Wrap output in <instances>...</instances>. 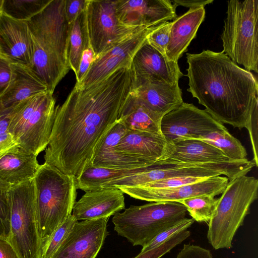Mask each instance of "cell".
<instances>
[{"mask_svg":"<svg viewBox=\"0 0 258 258\" xmlns=\"http://www.w3.org/2000/svg\"><path fill=\"white\" fill-rule=\"evenodd\" d=\"M134 88L131 64L87 87L75 85L55 107L45 162L78 176L91 165L97 145L118 119Z\"/></svg>","mask_w":258,"mask_h":258,"instance_id":"obj_1","label":"cell"},{"mask_svg":"<svg viewBox=\"0 0 258 258\" xmlns=\"http://www.w3.org/2000/svg\"><path fill=\"white\" fill-rule=\"evenodd\" d=\"M187 91L221 123L246 128L258 102V84L251 72L239 67L223 51L186 53Z\"/></svg>","mask_w":258,"mask_h":258,"instance_id":"obj_2","label":"cell"},{"mask_svg":"<svg viewBox=\"0 0 258 258\" xmlns=\"http://www.w3.org/2000/svg\"><path fill=\"white\" fill-rule=\"evenodd\" d=\"M65 0H51L39 14L27 21L33 51L32 72L51 94L68 74L69 29Z\"/></svg>","mask_w":258,"mask_h":258,"instance_id":"obj_3","label":"cell"},{"mask_svg":"<svg viewBox=\"0 0 258 258\" xmlns=\"http://www.w3.org/2000/svg\"><path fill=\"white\" fill-rule=\"evenodd\" d=\"M33 182L38 232L43 251L54 232L72 214L77 195L76 180L75 177L44 162L40 165Z\"/></svg>","mask_w":258,"mask_h":258,"instance_id":"obj_4","label":"cell"},{"mask_svg":"<svg viewBox=\"0 0 258 258\" xmlns=\"http://www.w3.org/2000/svg\"><path fill=\"white\" fill-rule=\"evenodd\" d=\"M257 192L258 179L254 177L242 175L229 180L209 222L207 238L215 249L232 247L233 237L257 199Z\"/></svg>","mask_w":258,"mask_h":258,"instance_id":"obj_5","label":"cell"},{"mask_svg":"<svg viewBox=\"0 0 258 258\" xmlns=\"http://www.w3.org/2000/svg\"><path fill=\"white\" fill-rule=\"evenodd\" d=\"M221 39L232 61L258 72V0L227 1Z\"/></svg>","mask_w":258,"mask_h":258,"instance_id":"obj_6","label":"cell"},{"mask_svg":"<svg viewBox=\"0 0 258 258\" xmlns=\"http://www.w3.org/2000/svg\"><path fill=\"white\" fill-rule=\"evenodd\" d=\"M112 219L114 229L133 245L143 247L157 235L185 218L187 210L177 202H157L131 205Z\"/></svg>","mask_w":258,"mask_h":258,"instance_id":"obj_7","label":"cell"},{"mask_svg":"<svg viewBox=\"0 0 258 258\" xmlns=\"http://www.w3.org/2000/svg\"><path fill=\"white\" fill-rule=\"evenodd\" d=\"M55 107L53 94L47 92L24 100L11 111L9 131L19 147L36 156L46 149Z\"/></svg>","mask_w":258,"mask_h":258,"instance_id":"obj_8","label":"cell"},{"mask_svg":"<svg viewBox=\"0 0 258 258\" xmlns=\"http://www.w3.org/2000/svg\"><path fill=\"white\" fill-rule=\"evenodd\" d=\"M255 166L248 159L210 163H186L169 158L157 161L146 166V170L105 184L106 187L116 188L136 186L155 181L177 177H196L202 178L224 175L229 180L246 175Z\"/></svg>","mask_w":258,"mask_h":258,"instance_id":"obj_9","label":"cell"},{"mask_svg":"<svg viewBox=\"0 0 258 258\" xmlns=\"http://www.w3.org/2000/svg\"><path fill=\"white\" fill-rule=\"evenodd\" d=\"M10 234L7 241L20 258H42L33 179L10 187Z\"/></svg>","mask_w":258,"mask_h":258,"instance_id":"obj_10","label":"cell"},{"mask_svg":"<svg viewBox=\"0 0 258 258\" xmlns=\"http://www.w3.org/2000/svg\"><path fill=\"white\" fill-rule=\"evenodd\" d=\"M116 4V1H86V27L95 57L134 33L152 27L123 24L117 17Z\"/></svg>","mask_w":258,"mask_h":258,"instance_id":"obj_11","label":"cell"},{"mask_svg":"<svg viewBox=\"0 0 258 258\" xmlns=\"http://www.w3.org/2000/svg\"><path fill=\"white\" fill-rule=\"evenodd\" d=\"M162 135L170 143L185 139H198L216 131H227L205 110L183 102L162 118Z\"/></svg>","mask_w":258,"mask_h":258,"instance_id":"obj_12","label":"cell"},{"mask_svg":"<svg viewBox=\"0 0 258 258\" xmlns=\"http://www.w3.org/2000/svg\"><path fill=\"white\" fill-rule=\"evenodd\" d=\"M157 26L147 27L134 33L96 56L81 82L75 85L82 88L87 87L102 80L119 68L131 65L147 35Z\"/></svg>","mask_w":258,"mask_h":258,"instance_id":"obj_13","label":"cell"},{"mask_svg":"<svg viewBox=\"0 0 258 258\" xmlns=\"http://www.w3.org/2000/svg\"><path fill=\"white\" fill-rule=\"evenodd\" d=\"M108 219L77 221L51 258H96L109 234Z\"/></svg>","mask_w":258,"mask_h":258,"instance_id":"obj_14","label":"cell"},{"mask_svg":"<svg viewBox=\"0 0 258 258\" xmlns=\"http://www.w3.org/2000/svg\"><path fill=\"white\" fill-rule=\"evenodd\" d=\"M135 88L153 81L170 85L178 83L183 76L178 62L170 60L146 41L135 54L131 63Z\"/></svg>","mask_w":258,"mask_h":258,"instance_id":"obj_15","label":"cell"},{"mask_svg":"<svg viewBox=\"0 0 258 258\" xmlns=\"http://www.w3.org/2000/svg\"><path fill=\"white\" fill-rule=\"evenodd\" d=\"M229 179L221 175L204 179L191 184L170 188H149L136 186L119 187L130 197L147 202H177L199 196H216L224 191Z\"/></svg>","mask_w":258,"mask_h":258,"instance_id":"obj_16","label":"cell"},{"mask_svg":"<svg viewBox=\"0 0 258 258\" xmlns=\"http://www.w3.org/2000/svg\"><path fill=\"white\" fill-rule=\"evenodd\" d=\"M0 56L32 70L33 51L27 22L0 13Z\"/></svg>","mask_w":258,"mask_h":258,"instance_id":"obj_17","label":"cell"},{"mask_svg":"<svg viewBox=\"0 0 258 258\" xmlns=\"http://www.w3.org/2000/svg\"><path fill=\"white\" fill-rule=\"evenodd\" d=\"M176 6L169 0H117L119 21L128 26H155L176 17Z\"/></svg>","mask_w":258,"mask_h":258,"instance_id":"obj_18","label":"cell"},{"mask_svg":"<svg viewBox=\"0 0 258 258\" xmlns=\"http://www.w3.org/2000/svg\"><path fill=\"white\" fill-rule=\"evenodd\" d=\"M127 131L123 123L117 119L97 145L91 166L113 169H132L154 163L112 149Z\"/></svg>","mask_w":258,"mask_h":258,"instance_id":"obj_19","label":"cell"},{"mask_svg":"<svg viewBox=\"0 0 258 258\" xmlns=\"http://www.w3.org/2000/svg\"><path fill=\"white\" fill-rule=\"evenodd\" d=\"M112 149L154 163L169 158L174 146L162 134L128 130Z\"/></svg>","mask_w":258,"mask_h":258,"instance_id":"obj_20","label":"cell"},{"mask_svg":"<svg viewBox=\"0 0 258 258\" xmlns=\"http://www.w3.org/2000/svg\"><path fill=\"white\" fill-rule=\"evenodd\" d=\"M123 194L116 188L87 191L76 202L72 214L78 221L109 218L125 209Z\"/></svg>","mask_w":258,"mask_h":258,"instance_id":"obj_21","label":"cell"},{"mask_svg":"<svg viewBox=\"0 0 258 258\" xmlns=\"http://www.w3.org/2000/svg\"><path fill=\"white\" fill-rule=\"evenodd\" d=\"M132 95L160 120L183 103L178 83L170 85L159 81L146 82L134 88Z\"/></svg>","mask_w":258,"mask_h":258,"instance_id":"obj_22","label":"cell"},{"mask_svg":"<svg viewBox=\"0 0 258 258\" xmlns=\"http://www.w3.org/2000/svg\"><path fill=\"white\" fill-rule=\"evenodd\" d=\"M12 78L0 95V112L12 110L24 100L47 91L45 85L28 68L12 64Z\"/></svg>","mask_w":258,"mask_h":258,"instance_id":"obj_23","label":"cell"},{"mask_svg":"<svg viewBox=\"0 0 258 258\" xmlns=\"http://www.w3.org/2000/svg\"><path fill=\"white\" fill-rule=\"evenodd\" d=\"M205 17L204 7L190 8L171 22L169 40L166 49V56L168 59L178 62L195 38Z\"/></svg>","mask_w":258,"mask_h":258,"instance_id":"obj_24","label":"cell"},{"mask_svg":"<svg viewBox=\"0 0 258 258\" xmlns=\"http://www.w3.org/2000/svg\"><path fill=\"white\" fill-rule=\"evenodd\" d=\"M37 156L19 146L0 154V180L11 187L33 179L40 164Z\"/></svg>","mask_w":258,"mask_h":258,"instance_id":"obj_25","label":"cell"},{"mask_svg":"<svg viewBox=\"0 0 258 258\" xmlns=\"http://www.w3.org/2000/svg\"><path fill=\"white\" fill-rule=\"evenodd\" d=\"M174 151L169 158L186 163H210L232 161L216 147L197 139L172 142Z\"/></svg>","mask_w":258,"mask_h":258,"instance_id":"obj_26","label":"cell"},{"mask_svg":"<svg viewBox=\"0 0 258 258\" xmlns=\"http://www.w3.org/2000/svg\"><path fill=\"white\" fill-rule=\"evenodd\" d=\"M118 119L128 130L162 134L161 120L132 95Z\"/></svg>","mask_w":258,"mask_h":258,"instance_id":"obj_27","label":"cell"},{"mask_svg":"<svg viewBox=\"0 0 258 258\" xmlns=\"http://www.w3.org/2000/svg\"><path fill=\"white\" fill-rule=\"evenodd\" d=\"M85 10L70 24L69 62L70 69L76 76L78 73L83 53L90 46Z\"/></svg>","mask_w":258,"mask_h":258,"instance_id":"obj_28","label":"cell"},{"mask_svg":"<svg viewBox=\"0 0 258 258\" xmlns=\"http://www.w3.org/2000/svg\"><path fill=\"white\" fill-rule=\"evenodd\" d=\"M199 139L221 151L231 160L247 159V152L241 142L227 131H216L200 137Z\"/></svg>","mask_w":258,"mask_h":258,"instance_id":"obj_29","label":"cell"},{"mask_svg":"<svg viewBox=\"0 0 258 258\" xmlns=\"http://www.w3.org/2000/svg\"><path fill=\"white\" fill-rule=\"evenodd\" d=\"M51 0H4L2 12L15 19L28 21L39 14Z\"/></svg>","mask_w":258,"mask_h":258,"instance_id":"obj_30","label":"cell"},{"mask_svg":"<svg viewBox=\"0 0 258 258\" xmlns=\"http://www.w3.org/2000/svg\"><path fill=\"white\" fill-rule=\"evenodd\" d=\"M209 195L182 200L179 203L186 208L192 218L198 222H209L215 214L219 198Z\"/></svg>","mask_w":258,"mask_h":258,"instance_id":"obj_31","label":"cell"},{"mask_svg":"<svg viewBox=\"0 0 258 258\" xmlns=\"http://www.w3.org/2000/svg\"><path fill=\"white\" fill-rule=\"evenodd\" d=\"M78 221L72 215L56 229L44 248L42 258H51Z\"/></svg>","mask_w":258,"mask_h":258,"instance_id":"obj_32","label":"cell"},{"mask_svg":"<svg viewBox=\"0 0 258 258\" xmlns=\"http://www.w3.org/2000/svg\"><path fill=\"white\" fill-rule=\"evenodd\" d=\"M10 187L9 185L0 180V239L7 241L10 234Z\"/></svg>","mask_w":258,"mask_h":258,"instance_id":"obj_33","label":"cell"},{"mask_svg":"<svg viewBox=\"0 0 258 258\" xmlns=\"http://www.w3.org/2000/svg\"><path fill=\"white\" fill-rule=\"evenodd\" d=\"M171 26V22L169 21L161 24L146 37L147 42L164 56H166V49L169 40Z\"/></svg>","mask_w":258,"mask_h":258,"instance_id":"obj_34","label":"cell"},{"mask_svg":"<svg viewBox=\"0 0 258 258\" xmlns=\"http://www.w3.org/2000/svg\"><path fill=\"white\" fill-rule=\"evenodd\" d=\"M190 235L189 231H182L168 239L158 247L143 253L140 252L134 258H160L177 245L181 243Z\"/></svg>","mask_w":258,"mask_h":258,"instance_id":"obj_35","label":"cell"},{"mask_svg":"<svg viewBox=\"0 0 258 258\" xmlns=\"http://www.w3.org/2000/svg\"><path fill=\"white\" fill-rule=\"evenodd\" d=\"M194 222L192 218H185L157 235L149 243L142 248L140 252L143 253L158 247L176 234L187 230Z\"/></svg>","mask_w":258,"mask_h":258,"instance_id":"obj_36","label":"cell"},{"mask_svg":"<svg viewBox=\"0 0 258 258\" xmlns=\"http://www.w3.org/2000/svg\"><path fill=\"white\" fill-rule=\"evenodd\" d=\"M11 111L0 112V154L18 146L9 131Z\"/></svg>","mask_w":258,"mask_h":258,"instance_id":"obj_37","label":"cell"},{"mask_svg":"<svg viewBox=\"0 0 258 258\" xmlns=\"http://www.w3.org/2000/svg\"><path fill=\"white\" fill-rule=\"evenodd\" d=\"M203 179L204 178L191 176L177 177L159 180L138 186L149 188H170L191 184Z\"/></svg>","mask_w":258,"mask_h":258,"instance_id":"obj_38","label":"cell"},{"mask_svg":"<svg viewBox=\"0 0 258 258\" xmlns=\"http://www.w3.org/2000/svg\"><path fill=\"white\" fill-rule=\"evenodd\" d=\"M257 120H258V102L256 103L250 113L246 128L248 130L252 149L253 154L252 160L255 164V166L258 165L257 157Z\"/></svg>","mask_w":258,"mask_h":258,"instance_id":"obj_39","label":"cell"},{"mask_svg":"<svg viewBox=\"0 0 258 258\" xmlns=\"http://www.w3.org/2000/svg\"><path fill=\"white\" fill-rule=\"evenodd\" d=\"M175 258H213L211 252L198 245L184 244Z\"/></svg>","mask_w":258,"mask_h":258,"instance_id":"obj_40","label":"cell"},{"mask_svg":"<svg viewBox=\"0 0 258 258\" xmlns=\"http://www.w3.org/2000/svg\"><path fill=\"white\" fill-rule=\"evenodd\" d=\"M86 1L65 0V15L69 24L85 10Z\"/></svg>","mask_w":258,"mask_h":258,"instance_id":"obj_41","label":"cell"},{"mask_svg":"<svg viewBox=\"0 0 258 258\" xmlns=\"http://www.w3.org/2000/svg\"><path fill=\"white\" fill-rule=\"evenodd\" d=\"M95 58L94 52L89 46L83 52L76 77V83L79 84L89 70L91 64Z\"/></svg>","mask_w":258,"mask_h":258,"instance_id":"obj_42","label":"cell"},{"mask_svg":"<svg viewBox=\"0 0 258 258\" xmlns=\"http://www.w3.org/2000/svg\"><path fill=\"white\" fill-rule=\"evenodd\" d=\"M12 64L0 56V95L8 87L12 78Z\"/></svg>","mask_w":258,"mask_h":258,"instance_id":"obj_43","label":"cell"},{"mask_svg":"<svg viewBox=\"0 0 258 258\" xmlns=\"http://www.w3.org/2000/svg\"><path fill=\"white\" fill-rule=\"evenodd\" d=\"M171 2H173L176 6H182L190 9L204 7L213 3V0H173Z\"/></svg>","mask_w":258,"mask_h":258,"instance_id":"obj_44","label":"cell"},{"mask_svg":"<svg viewBox=\"0 0 258 258\" xmlns=\"http://www.w3.org/2000/svg\"><path fill=\"white\" fill-rule=\"evenodd\" d=\"M0 258H20V257L7 240L0 239Z\"/></svg>","mask_w":258,"mask_h":258,"instance_id":"obj_45","label":"cell"},{"mask_svg":"<svg viewBox=\"0 0 258 258\" xmlns=\"http://www.w3.org/2000/svg\"><path fill=\"white\" fill-rule=\"evenodd\" d=\"M3 3L4 0H0V13H2L3 11Z\"/></svg>","mask_w":258,"mask_h":258,"instance_id":"obj_46","label":"cell"}]
</instances>
